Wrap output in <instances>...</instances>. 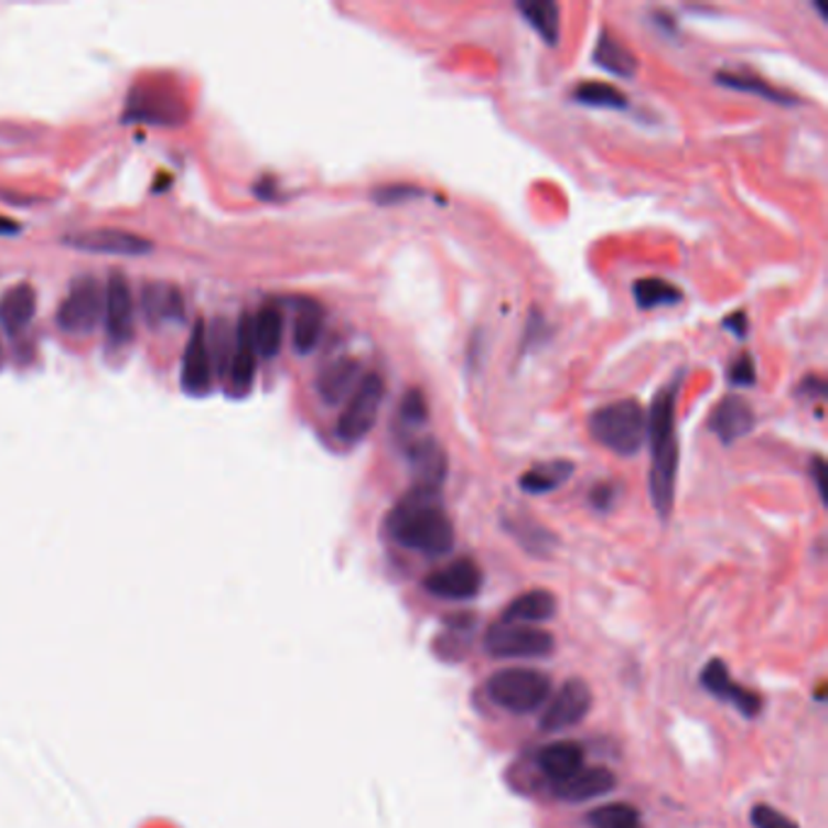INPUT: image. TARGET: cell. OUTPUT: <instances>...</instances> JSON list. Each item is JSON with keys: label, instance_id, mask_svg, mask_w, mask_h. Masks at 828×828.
<instances>
[{"label": "cell", "instance_id": "6da1fadb", "mask_svg": "<svg viewBox=\"0 0 828 828\" xmlns=\"http://www.w3.org/2000/svg\"><path fill=\"white\" fill-rule=\"evenodd\" d=\"M387 533L396 545L428 557L448 555L454 547V525L442 508L440 491L413 486L387 515Z\"/></svg>", "mask_w": 828, "mask_h": 828}, {"label": "cell", "instance_id": "7a4b0ae2", "mask_svg": "<svg viewBox=\"0 0 828 828\" xmlns=\"http://www.w3.org/2000/svg\"><path fill=\"white\" fill-rule=\"evenodd\" d=\"M680 375L668 381L656 394L649 418H646V435L652 442V472L649 494L656 513L666 520L674 513L676 478H678V438H676V401L680 394Z\"/></svg>", "mask_w": 828, "mask_h": 828}, {"label": "cell", "instance_id": "3957f363", "mask_svg": "<svg viewBox=\"0 0 828 828\" xmlns=\"http://www.w3.org/2000/svg\"><path fill=\"white\" fill-rule=\"evenodd\" d=\"M593 440L620 458L637 454L646 440V413L637 399H622L600 406L588 418Z\"/></svg>", "mask_w": 828, "mask_h": 828}, {"label": "cell", "instance_id": "277c9868", "mask_svg": "<svg viewBox=\"0 0 828 828\" xmlns=\"http://www.w3.org/2000/svg\"><path fill=\"white\" fill-rule=\"evenodd\" d=\"M488 698L513 714H530L545 705L551 692V680L542 670L506 668L486 682Z\"/></svg>", "mask_w": 828, "mask_h": 828}, {"label": "cell", "instance_id": "5b68a950", "mask_svg": "<svg viewBox=\"0 0 828 828\" xmlns=\"http://www.w3.org/2000/svg\"><path fill=\"white\" fill-rule=\"evenodd\" d=\"M384 401V379L375 372H369L355 387L351 401H347L345 411L338 418L335 433L345 442H359L369 435V430L375 428L379 418V408Z\"/></svg>", "mask_w": 828, "mask_h": 828}, {"label": "cell", "instance_id": "8992f818", "mask_svg": "<svg viewBox=\"0 0 828 828\" xmlns=\"http://www.w3.org/2000/svg\"><path fill=\"white\" fill-rule=\"evenodd\" d=\"M105 311V294L100 290V282L86 275L71 284L64 302L58 304L56 321L66 333L86 335L93 333L95 326L100 323V316Z\"/></svg>", "mask_w": 828, "mask_h": 828}, {"label": "cell", "instance_id": "52a82bcc", "mask_svg": "<svg viewBox=\"0 0 828 828\" xmlns=\"http://www.w3.org/2000/svg\"><path fill=\"white\" fill-rule=\"evenodd\" d=\"M486 649L498 658H542L555 649V639L549 632L533 625L498 622L486 632Z\"/></svg>", "mask_w": 828, "mask_h": 828}, {"label": "cell", "instance_id": "ba28073f", "mask_svg": "<svg viewBox=\"0 0 828 828\" xmlns=\"http://www.w3.org/2000/svg\"><path fill=\"white\" fill-rule=\"evenodd\" d=\"M593 707V692L588 682L581 678H571L559 688L557 698L549 702L545 714L539 717V727L547 734L551 731H563L573 724L583 722Z\"/></svg>", "mask_w": 828, "mask_h": 828}, {"label": "cell", "instance_id": "9c48e42d", "mask_svg": "<svg viewBox=\"0 0 828 828\" xmlns=\"http://www.w3.org/2000/svg\"><path fill=\"white\" fill-rule=\"evenodd\" d=\"M482 569L470 557L454 559L448 567L435 569L426 576V591L445 600H470L482 588Z\"/></svg>", "mask_w": 828, "mask_h": 828}, {"label": "cell", "instance_id": "30bf717a", "mask_svg": "<svg viewBox=\"0 0 828 828\" xmlns=\"http://www.w3.org/2000/svg\"><path fill=\"white\" fill-rule=\"evenodd\" d=\"M406 460L411 464L416 486L426 488H442L448 476V452L440 445L435 438L430 435H416L401 442Z\"/></svg>", "mask_w": 828, "mask_h": 828}, {"label": "cell", "instance_id": "8fae6325", "mask_svg": "<svg viewBox=\"0 0 828 828\" xmlns=\"http://www.w3.org/2000/svg\"><path fill=\"white\" fill-rule=\"evenodd\" d=\"M64 244L78 250H88V254H105V256H143L153 248L149 238H141L137 234L119 232V229H93V232L71 234L64 238Z\"/></svg>", "mask_w": 828, "mask_h": 828}, {"label": "cell", "instance_id": "7c38bea8", "mask_svg": "<svg viewBox=\"0 0 828 828\" xmlns=\"http://www.w3.org/2000/svg\"><path fill=\"white\" fill-rule=\"evenodd\" d=\"M105 316L112 341L125 343L131 338V333H135V297H131L129 280L122 272H112L107 280Z\"/></svg>", "mask_w": 828, "mask_h": 828}, {"label": "cell", "instance_id": "4fadbf2b", "mask_svg": "<svg viewBox=\"0 0 828 828\" xmlns=\"http://www.w3.org/2000/svg\"><path fill=\"white\" fill-rule=\"evenodd\" d=\"M700 682L707 692L714 695V698L734 705L743 717H755L761 712L763 700L755 692L741 688L739 682L731 680L724 662H719V658H712V662L702 668Z\"/></svg>", "mask_w": 828, "mask_h": 828}, {"label": "cell", "instance_id": "5bb4252c", "mask_svg": "<svg viewBox=\"0 0 828 828\" xmlns=\"http://www.w3.org/2000/svg\"><path fill=\"white\" fill-rule=\"evenodd\" d=\"M753 428H755L753 406L743 399V396H736V394H731L727 396V399L719 401L710 418V430L724 442V445H734L736 440L746 438Z\"/></svg>", "mask_w": 828, "mask_h": 828}, {"label": "cell", "instance_id": "9a60e30c", "mask_svg": "<svg viewBox=\"0 0 828 828\" xmlns=\"http://www.w3.org/2000/svg\"><path fill=\"white\" fill-rule=\"evenodd\" d=\"M256 343H254V319L241 316L236 326L234 353L229 357V375L234 394H248L256 381Z\"/></svg>", "mask_w": 828, "mask_h": 828}, {"label": "cell", "instance_id": "2e32d148", "mask_svg": "<svg viewBox=\"0 0 828 828\" xmlns=\"http://www.w3.org/2000/svg\"><path fill=\"white\" fill-rule=\"evenodd\" d=\"M209 384H212V357H209V345H207V329H204V321H197L185 347L183 387L190 394H204L209 389Z\"/></svg>", "mask_w": 828, "mask_h": 828}, {"label": "cell", "instance_id": "e0dca14e", "mask_svg": "<svg viewBox=\"0 0 828 828\" xmlns=\"http://www.w3.org/2000/svg\"><path fill=\"white\" fill-rule=\"evenodd\" d=\"M359 379H363V365L355 357H338L319 372L316 391L329 406H335L355 391Z\"/></svg>", "mask_w": 828, "mask_h": 828}, {"label": "cell", "instance_id": "ac0fdd59", "mask_svg": "<svg viewBox=\"0 0 828 828\" xmlns=\"http://www.w3.org/2000/svg\"><path fill=\"white\" fill-rule=\"evenodd\" d=\"M617 777L607 767H581L579 773L555 783V795L563 802H588L595 797H603L615 789Z\"/></svg>", "mask_w": 828, "mask_h": 828}, {"label": "cell", "instance_id": "d6986e66", "mask_svg": "<svg viewBox=\"0 0 828 828\" xmlns=\"http://www.w3.org/2000/svg\"><path fill=\"white\" fill-rule=\"evenodd\" d=\"M141 307H143V316H147L151 326L183 321L185 316L183 294H180L175 284H168V282H149L147 287H143Z\"/></svg>", "mask_w": 828, "mask_h": 828}, {"label": "cell", "instance_id": "ffe728a7", "mask_svg": "<svg viewBox=\"0 0 828 828\" xmlns=\"http://www.w3.org/2000/svg\"><path fill=\"white\" fill-rule=\"evenodd\" d=\"M583 761H585V753L581 749V743H576V741L549 743V746H545L537 755L539 771H542L551 783H561V779L579 773L583 767Z\"/></svg>", "mask_w": 828, "mask_h": 828}, {"label": "cell", "instance_id": "44dd1931", "mask_svg": "<svg viewBox=\"0 0 828 828\" xmlns=\"http://www.w3.org/2000/svg\"><path fill=\"white\" fill-rule=\"evenodd\" d=\"M34 309H37V292H34L32 284L20 282L0 297V323L10 335H15L22 329H28Z\"/></svg>", "mask_w": 828, "mask_h": 828}, {"label": "cell", "instance_id": "7402d4cb", "mask_svg": "<svg viewBox=\"0 0 828 828\" xmlns=\"http://www.w3.org/2000/svg\"><path fill=\"white\" fill-rule=\"evenodd\" d=\"M557 612V598L545 588H535L525 595L515 598L513 603L503 612V622L510 625H535V622L551 620Z\"/></svg>", "mask_w": 828, "mask_h": 828}, {"label": "cell", "instance_id": "603a6c76", "mask_svg": "<svg viewBox=\"0 0 828 828\" xmlns=\"http://www.w3.org/2000/svg\"><path fill=\"white\" fill-rule=\"evenodd\" d=\"M573 472H576V464L569 460L539 462L520 476L518 484L525 494L542 496V494H549V491H557L561 484H567L573 476Z\"/></svg>", "mask_w": 828, "mask_h": 828}, {"label": "cell", "instance_id": "cb8c5ba5", "mask_svg": "<svg viewBox=\"0 0 828 828\" xmlns=\"http://www.w3.org/2000/svg\"><path fill=\"white\" fill-rule=\"evenodd\" d=\"M593 62L600 68H605L607 74L620 78H632L639 68L637 56H634L617 37H612L610 32H600V40L593 50Z\"/></svg>", "mask_w": 828, "mask_h": 828}, {"label": "cell", "instance_id": "d4e9b609", "mask_svg": "<svg viewBox=\"0 0 828 828\" xmlns=\"http://www.w3.org/2000/svg\"><path fill=\"white\" fill-rule=\"evenodd\" d=\"M515 8L520 10L527 25H530L549 46L559 44L561 8L555 0H520Z\"/></svg>", "mask_w": 828, "mask_h": 828}, {"label": "cell", "instance_id": "484cf974", "mask_svg": "<svg viewBox=\"0 0 828 828\" xmlns=\"http://www.w3.org/2000/svg\"><path fill=\"white\" fill-rule=\"evenodd\" d=\"M323 335V307L314 299H299L294 316V335L292 343L297 353H311L319 345Z\"/></svg>", "mask_w": 828, "mask_h": 828}, {"label": "cell", "instance_id": "4316f807", "mask_svg": "<svg viewBox=\"0 0 828 828\" xmlns=\"http://www.w3.org/2000/svg\"><path fill=\"white\" fill-rule=\"evenodd\" d=\"M282 333H284V319L278 304H266L254 319V343L256 353L262 357H275L282 347Z\"/></svg>", "mask_w": 828, "mask_h": 828}, {"label": "cell", "instance_id": "83f0119b", "mask_svg": "<svg viewBox=\"0 0 828 828\" xmlns=\"http://www.w3.org/2000/svg\"><path fill=\"white\" fill-rule=\"evenodd\" d=\"M428 418H430V411H428L426 394L413 387L404 394L399 411H396L394 430L396 433H401V442H404L408 438H416L418 430H423L428 426Z\"/></svg>", "mask_w": 828, "mask_h": 828}, {"label": "cell", "instance_id": "f1b7e54d", "mask_svg": "<svg viewBox=\"0 0 828 828\" xmlns=\"http://www.w3.org/2000/svg\"><path fill=\"white\" fill-rule=\"evenodd\" d=\"M714 80L719 83V86H724L729 90L761 95L763 100H771V103H777V105H795L797 103L795 95H789V93L779 90L775 86H767V83L759 76H741V74H734V71H719Z\"/></svg>", "mask_w": 828, "mask_h": 828}, {"label": "cell", "instance_id": "f546056e", "mask_svg": "<svg viewBox=\"0 0 828 828\" xmlns=\"http://www.w3.org/2000/svg\"><path fill=\"white\" fill-rule=\"evenodd\" d=\"M573 100L588 107H603V110H625L630 105L625 93L603 80L579 83V86L573 88Z\"/></svg>", "mask_w": 828, "mask_h": 828}, {"label": "cell", "instance_id": "4dcf8cb0", "mask_svg": "<svg viewBox=\"0 0 828 828\" xmlns=\"http://www.w3.org/2000/svg\"><path fill=\"white\" fill-rule=\"evenodd\" d=\"M632 297L639 309H658L678 304L682 299V292L676 284H670L662 278H644L632 284Z\"/></svg>", "mask_w": 828, "mask_h": 828}, {"label": "cell", "instance_id": "1f68e13d", "mask_svg": "<svg viewBox=\"0 0 828 828\" xmlns=\"http://www.w3.org/2000/svg\"><path fill=\"white\" fill-rule=\"evenodd\" d=\"M588 824L593 828H639V811L632 804H605L588 814Z\"/></svg>", "mask_w": 828, "mask_h": 828}, {"label": "cell", "instance_id": "d6a6232c", "mask_svg": "<svg viewBox=\"0 0 828 828\" xmlns=\"http://www.w3.org/2000/svg\"><path fill=\"white\" fill-rule=\"evenodd\" d=\"M751 821L755 828H797V824L789 819V816L779 814L777 809L767 807V804H759L751 811Z\"/></svg>", "mask_w": 828, "mask_h": 828}, {"label": "cell", "instance_id": "836d02e7", "mask_svg": "<svg viewBox=\"0 0 828 828\" xmlns=\"http://www.w3.org/2000/svg\"><path fill=\"white\" fill-rule=\"evenodd\" d=\"M729 381L734 384V387H753V384H755V359H753V355L743 353L741 357L734 359V363H731Z\"/></svg>", "mask_w": 828, "mask_h": 828}, {"label": "cell", "instance_id": "e575fe53", "mask_svg": "<svg viewBox=\"0 0 828 828\" xmlns=\"http://www.w3.org/2000/svg\"><path fill=\"white\" fill-rule=\"evenodd\" d=\"M406 197H421V190H418V187H408V185H389V187L375 190V200L381 202V204L401 202Z\"/></svg>", "mask_w": 828, "mask_h": 828}, {"label": "cell", "instance_id": "d590c367", "mask_svg": "<svg viewBox=\"0 0 828 828\" xmlns=\"http://www.w3.org/2000/svg\"><path fill=\"white\" fill-rule=\"evenodd\" d=\"M615 503V488L612 484H598L591 491V506L598 510H607Z\"/></svg>", "mask_w": 828, "mask_h": 828}, {"label": "cell", "instance_id": "8d00e7d4", "mask_svg": "<svg viewBox=\"0 0 828 828\" xmlns=\"http://www.w3.org/2000/svg\"><path fill=\"white\" fill-rule=\"evenodd\" d=\"M724 329H729L734 335H739V338H746V331H749V316L746 311H736L734 316H729L724 321Z\"/></svg>", "mask_w": 828, "mask_h": 828}, {"label": "cell", "instance_id": "74e56055", "mask_svg": "<svg viewBox=\"0 0 828 828\" xmlns=\"http://www.w3.org/2000/svg\"><path fill=\"white\" fill-rule=\"evenodd\" d=\"M824 470H826V466H824V460H821V458H814V462H811V476H814V486H816V491H819L821 501L826 503V482H824Z\"/></svg>", "mask_w": 828, "mask_h": 828}, {"label": "cell", "instance_id": "f35d334b", "mask_svg": "<svg viewBox=\"0 0 828 828\" xmlns=\"http://www.w3.org/2000/svg\"><path fill=\"white\" fill-rule=\"evenodd\" d=\"M18 232H20V224L18 222H10L6 217H0V234L10 236V234H18Z\"/></svg>", "mask_w": 828, "mask_h": 828}]
</instances>
